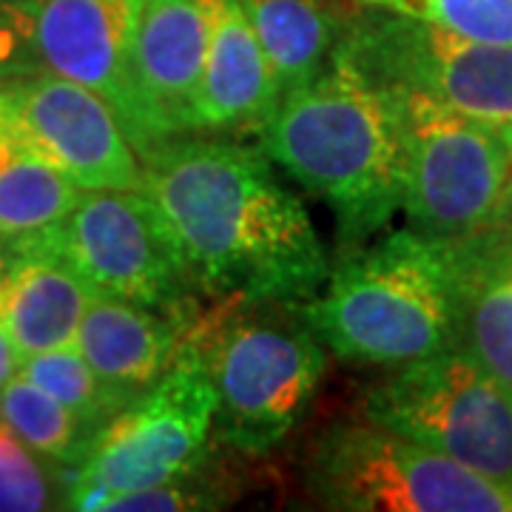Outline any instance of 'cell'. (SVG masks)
<instances>
[{
  "instance_id": "cell-1",
  "label": "cell",
  "mask_w": 512,
  "mask_h": 512,
  "mask_svg": "<svg viewBox=\"0 0 512 512\" xmlns=\"http://www.w3.org/2000/svg\"><path fill=\"white\" fill-rule=\"evenodd\" d=\"M143 191L163 214L194 291L217 299L305 302L330 259L308 208L271 160L225 137H171L143 160Z\"/></svg>"
},
{
  "instance_id": "cell-2",
  "label": "cell",
  "mask_w": 512,
  "mask_h": 512,
  "mask_svg": "<svg viewBox=\"0 0 512 512\" xmlns=\"http://www.w3.org/2000/svg\"><path fill=\"white\" fill-rule=\"evenodd\" d=\"M259 137L271 163L333 208L345 251L365 245L402 208V94L342 49L313 83L282 97Z\"/></svg>"
},
{
  "instance_id": "cell-3",
  "label": "cell",
  "mask_w": 512,
  "mask_h": 512,
  "mask_svg": "<svg viewBox=\"0 0 512 512\" xmlns=\"http://www.w3.org/2000/svg\"><path fill=\"white\" fill-rule=\"evenodd\" d=\"M461 293L456 242L407 228L345 251L299 311L339 359L390 370L458 348Z\"/></svg>"
},
{
  "instance_id": "cell-4",
  "label": "cell",
  "mask_w": 512,
  "mask_h": 512,
  "mask_svg": "<svg viewBox=\"0 0 512 512\" xmlns=\"http://www.w3.org/2000/svg\"><path fill=\"white\" fill-rule=\"evenodd\" d=\"M188 339L217 390L214 433L242 456H265L288 439L328 370V348L299 302L217 299L194 316Z\"/></svg>"
},
{
  "instance_id": "cell-5",
  "label": "cell",
  "mask_w": 512,
  "mask_h": 512,
  "mask_svg": "<svg viewBox=\"0 0 512 512\" xmlns=\"http://www.w3.org/2000/svg\"><path fill=\"white\" fill-rule=\"evenodd\" d=\"M305 484L328 510L512 512V487L373 421H339L305 456Z\"/></svg>"
},
{
  "instance_id": "cell-6",
  "label": "cell",
  "mask_w": 512,
  "mask_h": 512,
  "mask_svg": "<svg viewBox=\"0 0 512 512\" xmlns=\"http://www.w3.org/2000/svg\"><path fill=\"white\" fill-rule=\"evenodd\" d=\"M217 390L200 348L188 339L171 367L109 419L74 467L66 510H103L120 493L163 484L208 458Z\"/></svg>"
},
{
  "instance_id": "cell-7",
  "label": "cell",
  "mask_w": 512,
  "mask_h": 512,
  "mask_svg": "<svg viewBox=\"0 0 512 512\" xmlns=\"http://www.w3.org/2000/svg\"><path fill=\"white\" fill-rule=\"evenodd\" d=\"M362 416L512 487V393L467 350L390 367L370 384Z\"/></svg>"
},
{
  "instance_id": "cell-8",
  "label": "cell",
  "mask_w": 512,
  "mask_h": 512,
  "mask_svg": "<svg viewBox=\"0 0 512 512\" xmlns=\"http://www.w3.org/2000/svg\"><path fill=\"white\" fill-rule=\"evenodd\" d=\"M404 103V202L410 228L430 239L476 237L493 225L512 174L501 126L399 92Z\"/></svg>"
},
{
  "instance_id": "cell-9",
  "label": "cell",
  "mask_w": 512,
  "mask_h": 512,
  "mask_svg": "<svg viewBox=\"0 0 512 512\" xmlns=\"http://www.w3.org/2000/svg\"><path fill=\"white\" fill-rule=\"evenodd\" d=\"M339 49L393 92L424 94L464 117L512 126V43H481L362 6Z\"/></svg>"
},
{
  "instance_id": "cell-10",
  "label": "cell",
  "mask_w": 512,
  "mask_h": 512,
  "mask_svg": "<svg viewBox=\"0 0 512 512\" xmlns=\"http://www.w3.org/2000/svg\"><path fill=\"white\" fill-rule=\"evenodd\" d=\"M57 248L97 293L194 319V282L163 214L143 188L83 191L55 225Z\"/></svg>"
},
{
  "instance_id": "cell-11",
  "label": "cell",
  "mask_w": 512,
  "mask_h": 512,
  "mask_svg": "<svg viewBox=\"0 0 512 512\" xmlns=\"http://www.w3.org/2000/svg\"><path fill=\"white\" fill-rule=\"evenodd\" d=\"M0 134L83 191L143 188V160L109 103L52 72L0 80Z\"/></svg>"
},
{
  "instance_id": "cell-12",
  "label": "cell",
  "mask_w": 512,
  "mask_h": 512,
  "mask_svg": "<svg viewBox=\"0 0 512 512\" xmlns=\"http://www.w3.org/2000/svg\"><path fill=\"white\" fill-rule=\"evenodd\" d=\"M137 9L140 0H37L35 52L43 72L100 94L146 160L163 143L134 77Z\"/></svg>"
},
{
  "instance_id": "cell-13",
  "label": "cell",
  "mask_w": 512,
  "mask_h": 512,
  "mask_svg": "<svg viewBox=\"0 0 512 512\" xmlns=\"http://www.w3.org/2000/svg\"><path fill=\"white\" fill-rule=\"evenodd\" d=\"M220 6L222 0H140L134 77L160 143L194 134V100Z\"/></svg>"
},
{
  "instance_id": "cell-14",
  "label": "cell",
  "mask_w": 512,
  "mask_h": 512,
  "mask_svg": "<svg viewBox=\"0 0 512 512\" xmlns=\"http://www.w3.org/2000/svg\"><path fill=\"white\" fill-rule=\"evenodd\" d=\"M94 296L89 279L57 248L55 225L0 245V328L23 359L74 345Z\"/></svg>"
},
{
  "instance_id": "cell-15",
  "label": "cell",
  "mask_w": 512,
  "mask_h": 512,
  "mask_svg": "<svg viewBox=\"0 0 512 512\" xmlns=\"http://www.w3.org/2000/svg\"><path fill=\"white\" fill-rule=\"evenodd\" d=\"M282 103L274 69L239 0H222L211 26L200 89L194 100V134L259 137Z\"/></svg>"
},
{
  "instance_id": "cell-16",
  "label": "cell",
  "mask_w": 512,
  "mask_h": 512,
  "mask_svg": "<svg viewBox=\"0 0 512 512\" xmlns=\"http://www.w3.org/2000/svg\"><path fill=\"white\" fill-rule=\"evenodd\" d=\"M191 322L194 319L97 293L80 319L74 345L103 382L137 399L160 382L177 359Z\"/></svg>"
},
{
  "instance_id": "cell-17",
  "label": "cell",
  "mask_w": 512,
  "mask_h": 512,
  "mask_svg": "<svg viewBox=\"0 0 512 512\" xmlns=\"http://www.w3.org/2000/svg\"><path fill=\"white\" fill-rule=\"evenodd\" d=\"M282 97L330 69L359 9L348 0H239Z\"/></svg>"
},
{
  "instance_id": "cell-18",
  "label": "cell",
  "mask_w": 512,
  "mask_h": 512,
  "mask_svg": "<svg viewBox=\"0 0 512 512\" xmlns=\"http://www.w3.org/2000/svg\"><path fill=\"white\" fill-rule=\"evenodd\" d=\"M83 197V188L0 134V245L60 225Z\"/></svg>"
},
{
  "instance_id": "cell-19",
  "label": "cell",
  "mask_w": 512,
  "mask_h": 512,
  "mask_svg": "<svg viewBox=\"0 0 512 512\" xmlns=\"http://www.w3.org/2000/svg\"><path fill=\"white\" fill-rule=\"evenodd\" d=\"M0 421L37 456L72 470L83 464L97 436L69 407L20 373L0 387Z\"/></svg>"
},
{
  "instance_id": "cell-20",
  "label": "cell",
  "mask_w": 512,
  "mask_h": 512,
  "mask_svg": "<svg viewBox=\"0 0 512 512\" xmlns=\"http://www.w3.org/2000/svg\"><path fill=\"white\" fill-rule=\"evenodd\" d=\"M20 376H26L29 382L43 387L49 396H55L77 419L86 421L94 433L131 402L126 393L114 390L94 373L77 345L46 350V353L23 359Z\"/></svg>"
},
{
  "instance_id": "cell-21",
  "label": "cell",
  "mask_w": 512,
  "mask_h": 512,
  "mask_svg": "<svg viewBox=\"0 0 512 512\" xmlns=\"http://www.w3.org/2000/svg\"><path fill=\"white\" fill-rule=\"evenodd\" d=\"M481 43H512V0H359Z\"/></svg>"
},
{
  "instance_id": "cell-22",
  "label": "cell",
  "mask_w": 512,
  "mask_h": 512,
  "mask_svg": "<svg viewBox=\"0 0 512 512\" xmlns=\"http://www.w3.org/2000/svg\"><path fill=\"white\" fill-rule=\"evenodd\" d=\"M69 481H55L32 447L0 421V510L40 512L66 507Z\"/></svg>"
},
{
  "instance_id": "cell-23",
  "label": "cell",
  "mask_w": 512,
  "mask_h": 512,
  "mask_svg": "<svg viewBox=\"0 0 512 512\" xmlns=\"http://www.w3.org/2000/svg\"><path fill=\"white\" fill-rule=\"evenodd\" d=\"M231 478L214 473L208 458L194 470L168 478L163 484H151L143 490H131L109 498L103 504L106 512H188V510H220L234 498Z\"/></svg>"
},
{
  "instance_id": "cell-24",
  "label": "cell",
  "mask_w": 512,
  "mask_h": 512,
  "mask_svg": "<svg viewBox=\"0 0 512 512\" xmlns=\"http://www.w3.org/2000/svg\"><path fill=\"white\" fill-rule=\"evenodd\" d=\"M37 0H0V80L43 72L35 52Z\"/></svg>"
},
{
  "instance_id": "cell-25",
  "label": "cell",
  "mask_w": 512,
  "mask_h": 512,
  "mask_svg": "<svg viewBox=\"0 0 512 512\" xmlns=\"http://www.w3.org/2000/svg\"><path fill=\"white\" fill-rule=\"evenodd\" d=\"M20 365H23V356L15 348V342L9 339V333L0 328V387L12 376H18Z\"/></svg>"
},
{
  "instance_id": "cell-26",
  "label": "cell",
  "mask_w": 512,
  "mask_h": 512,
  "mask_svg": "<svg viewBox=\"0 0 512 512\" xmlns=\"http://www.w3.org/2000/svg\"><path fill=\"white\" fill-rule=\"evenodd\" d=\"M490 231H495V234H501V237L512 242V174L510 183L504 188V197H501V205H498V214H495Z\"/></svg>"
},
{
  "instance_id": "cell-27",
  "label": "cell",
  "mask_w": 512,
  "mask_h": 512,
  "mask_svg": "<svg viewBox=\"0 0 512 512\" xmlns=\"http://www.w3.org/2000/svg\"><path fill=\"white\" fill-rule=\"evenodd\" d=\"M504 128V134H507V140H510V146H512V126H501Z\"/></svg>"
}]
</instances>
